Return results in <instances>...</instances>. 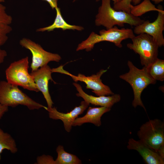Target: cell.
<instances>
[{
    "label": "cell",
    "mask_w": 164,
    "mask_h": 164,
    "mask_svg": "<svg viewBox=\"0 0 164 164\" xmlns=\"http://www.w3.org/2000/svg\"><path fill=\"white\" fill-rule=\"evenodd\" d=\"M73 84L78 92L76 94V95L82 98L84 101L89 104L111 108L114 104L119 102L121 99L120 95L118 94H114L111 96H108L95 97L89 95L84 91L79 84L76 83H73Z\"/></svg>",
    "instance_id": "obj_14"
},
{
    "label": "cell",
    "mask_w": 164,
    "mask_h": 164,
    "mask_svg": "<svg viewBox=\"0 0 164 164\" xmlns=\"http://www.w3.org/2000/svg\"><path fill=\"white\" fill-rule=\"evenodd\" d=\"M131 39L132 43H129L127 47L139 55L141 63L147 68L158 58L159 47L156 42L150 35L142 33Z\"/></svg>",
    "instance_id": "obj_7"
},
{
    "label": "cell",
    "mask_w": 164,
    "mask_h": 164,
    "mask_svg": "<svg viewBox=\"0 0 164 164\" xmlns=\"http://www.w3.org/2000/svg\"><path fill=\"white\" fill-rule=\"evenodd\" d=\"M135 36L133 30L130 29H118L116 26L108 29L100 31L99 34L92 32L88 38L79 44L76 51L85 50L87 51L91 50L94 45L102 41L113 43L118 48L122 47L121 42L123 40L131 39Z\"/></svg>",
    "instance_id": "obj_2"
},
{
    "label": "cell",
    "mask_w": 164,
    "mask_h": 164,
    "mask_svg": "<svg viewBox=\"0 0 164 164\" xmlns=\"http://www.w3.org/2000/svg\"><path fill=\"white\" fill-rule=\"evenodd\" d=\"M47 2L52 9L57 7L58 0H43Z\"/></svg>",
    "instance_id": "obj_27"
},
{
    "label": "cell",
    "mask_w": 164,
    "mask_h": 164,
    "mask_svg": "<svg viewBox=\"0 0 164 164\" xmlns=\"http://www.w3.org/2000/svg\"><path fill=\"white\" fill-rule=\"evenodd\" d=\"M52 69L47 64L31 71L30 73L39 91H41L46 100L47 104V109L53 107V103L50 94L48 83L49 80L53 81L51 76Z\"/></svg>",
    "instance_id": "obj_11"
},
{
    "label": "cell",
    "mask_w": 164,
    "mask_h": 164,
    "mask_svg": "<svg viewBox=\"0 0 164 164\" xmlns=\"http://www.w3.org/2000/svg\"><path fill=\"white\" fill-rule=\"evenodd\" d=\"M153 11L158 12L164 11L162 6L159 5L156 8L150 0H144L141 3L135 6H133L131 4L130 5V13L137 17L148 12Z\"/></svg>",
    "instance_id": "obj_17"
},
{
    "label": "cell",
    "mask_w": 164,
    "mask_h": 164,
    "mask_svg": "<svg viewBox=\"0 0 164 164\" xmlns=\"http://www.w3.org/2000/svg\"><path fill=\"white\" fill-rule=\"evenodd\" d=\"M164 30V11L158 12L156 19L153 22L144 21L135 26L134 33L138 35L145 33L152 36L159 47L164 45L163 32Z\"/></svg>",
    "instance_id": "obj_10"
},
{
    "label": "cell",
    "mask_w": 164,
    "mask_h": 164,
    "mask_svg": "<svg viewBox=\"0 0 164 164\" xmlns=\"http://www.w3.org/2000/svg\"><path fill=\"white\" fill-rule=\"evenodd\" d=\"M131 0H123L114 4L113 8L117 11H122L130 13Z\"/></svg>",
    "instance_id": "obj_23"
},
{
    "label": "cell",
    "mask_w": 164,
    "mask_h": 164,
    "mask_svg": "<svg viewBox=\"0 0 164 164\" xmlns=\"http://www.w3.org/2000/svg\"><path fill=\"white\" fill-rule=\"evenodd\" d=\"M127 147L129 150L137 151L147 164H163L164 158L150 148L140 140L129 139Z\"/></svg>",
    "instance_id": "obj_13"
},
{
    "label": "cell",
    "mask_w": 164,
    "mask_h": 164,
    "mask_svg": "<svg viewBox=\"0 0 164 164\" xmlns=\"http://www.w3.org/2000/svg\"><path fill=\"white\" fill-rule=\"evenodd\" d=\"M21 46L30 51L32 54L30 67L32 71L47 65L50 61L59 62L61 60L58 54L53 53L44 50L41 46L27 38H23L19 42Z\"/></svg>",
    "instance_id": "obj_8"
},
{
    "label": "cell",
    "mask_w": 164,
    "mask_h": 164,
    "mask_svg": "<svg viewBox=\"0 0 164 164\" xmlns=\"http://www.w3.org/2000/svg\"><path fill=\"white\" fill-rule=\"evenodd\" d=\"M0 46V65L4 62L5 57L7 56V53L5 50L2 49Z\"/></svg>",
    "instance_id": "obj_26"
},
{
    "label": "cell",
    "mask_w": 164,
    "mask_h": 164,
    "mask_svg": "<svg viewBox=\"0 0 164 164\" xmlns=\"http://www.w3.org/2000/svg\"><path fill=\"white\" fill-rule=\"evenodd\" d=\"M144 20L130 13L115 10L111 6V0H101L95 22L96 26H102L108 29L116 26L124 27L125 24L135 26Z\"/></svg>",
    "instance_id": "obj_1"
},
{
    "label": "cell",
    "mask_w": 164,
    "mask_h": 164,
    "mask_svg": "<svg viewBox=\"0 0 164 164\" xmlns=\"http://www.w3.org/2000/svg\"><path fill=\"white\" fill-rule=\"evenodd\" d=\"M12 30L10 25L0 24V46L4 44L8 40V35Z\"/></svg>",
    "instance_id": "obj_21"
},
{
    "label": "cell",
    "mask_w": 164,
    "mask_h": 164,
    "mask_svg": "<svg viewBox=\"0 0 164 164\" xmlns=\"http://www.w3.org/2000/svg\"><path fill=\"white\" fill-rule=\"evenodd\" d=\"M5 149L13 154L15 153L18 150L15 139L10 134L5 132L0 128V161L1 154Z\"/></svg>",
    "instance_id": "obj_19"
},
{
    "label": "cell",
    "mask_w": 164,
    "mask_h": 164,
    "mask_svg": "<svg viewBox=\"0 0 164 164\" xmlns=\"http://www.w3.org/2000/svg\"><path fill=\"white\" fill-rule=\"evenodd\" d=\"M139 140L164 158V123L160 120H149L137 132Z\"/></svg>",
    "instance_id": "obj_5"
},
{
    "label": "cell",
    "mask_w": 164,
    "mask_h": 164,
    "mask_svg": "<svg viewBox=\"0 0 164 164\" xmlns=\"http://www.w3.org/2000/svg\"><path fill=\"white\" fill-rule=\"evenodd\" d=\"M56 151L57 154L56 164H80L81 161L76 155L66 152L63 147L58 145Z\"/></svg>",
    "instance_id": "obj_18"
},
{
    "label": "cell",
    "mask_w": 164,
    "mask_h": 164,
    "mask_svg": "<svg viewBox=\"0 0 164 164\" xmlns=\"http://www.w3.org/2000/svg\"><path fill=\"white\" fill-rule=\"evenodd\" d=\"M114 2V4H115L118 2H120L122 1L123 0H112Z\"/></svg>",
    "instance_id": "obj_29"
},
{
    "label": "cell",
    "mask_w": 164,
    "mask_h": 164,
    "mask_svg": "<svg viewBox=\"0 0 164 164\" xmlns=\"http://www.w3.org/2000/svg\"><path fill=\"white\" fill-rule=\"evenodd\" d=\"M89 104L85 101H82L79 106L76 107L70 112L65 113L59 112L55 107L47 109V111L49 112L50 118L61 120L63 123L65 130L69 132L74 120L79 115L83 113Z\"/></svg>",
    "instance_id": "obj_12"
},
{
    "label": "cell",
    "mask_w": 164,
    "mask_h": 164,
    "mask_svg": "<svg viewBox=\"0 0 164 164\" xmlns=\"http://www.w3.org/2000/svg\"><path fill=\"white\" fill-rule=\"evenodd\" d=\"M146 68L150 76L155 80L162 81L164 80L163 60L158 58Z\"/></svg>",
    "instance_id": "obj_20"
},
{
    "label": "cell",
    "mask_w": 164,
    "mask_h": 164,
    "mask_svg": "<svg viewBox=\"0 0 164 164\" xmlns=\"http://www.w3.org/2000/svg\"><path fill=\"white\" fill-rule=\"evenodd\" d=\"M55 9L56 15L53 23L49 26L37 29L36 30L37 32H50L58 29H61L63 30L72 29L80 31L84 29V28L81 26L71 25L67 23L62 16L60 9L57 7Z\"/></svg>",
    "instance_id": "obj_16"
},
{
    "label": "cell",
    "mask_w": 164,
    "mask_h": 164,
    "mask_svg": "<svg viewBox=\"0 0 164 164\" xmlns=\"http://www.w3.org/2000/svg\"><path fill=\"white\" fill-rule=\"evenodd\" d=\"M29 68L28 56L12 62L5 71L7 81L24 89L38 92L33 77L29 72Z\"/></svg>",
    "instance_id": "obj_6"
},
{
    "label": "cell",
    "mask_w": 164,
    "mask_h": 164,
    "mask_svg": "<svg viewBox=\"0 0 164 164\" xmlns=\"http://www.w3.org/2000/svg\"><path fill=\"white\" fill-rule=\"evenodd\" d=\"M12 21V17L6 12L5 7L0 3V24L10 25Z\"/></svg>",
    "instance_id": "obj_22"
},
{
    "label": "cell",
    "mask_w": 164,
    "mask_h": 164,
    "mask_svg": "<svg viewBox=\"0 0 164 164\" xmlns=\"http://www.w3.org/2000/svg\"><path fill=\"white\" fill-rule=\"evenodd\" d=\"M100 0H96V2H98V1H100Z\"/></svg>",
    "instance_id": "obj_31"
},
{
    "label": "cell",
    "mask_w": 164,
    "mask_h": 164,
    "mask_svg": "<svg viewBox=\"0 0 164 164\" xmlns=\"http://www.w3.org/2000/svg\"><path fill=\"white\" fill-rule=\"evenodd\" d=\"M127 65L129 71L119 76V77L129 83L133 89L134 98L132 105L135 108L138 106L145 108L141 99V95L144 90L150 84H155L156 81L148 73L146 67L139 69L132 62L128 60Z\"/></svg>",
    "instance_id": "obj_3"
},
{
    "label": "cell",
    "mask_w": 164,
    "mask_h": 164,
    "mask_svg": "<svg viewBox=\"0 0 164 164\" xmlns=\"http://www.w3.org/2000/svg\"><path fill=\"white\" fill-rule=\"evenodd\" d=\"M0 104L6 106L15 107L19 105L26 106L30 110H38L47 107L35 101L23 92L18 86L7 81H0Z\"/></svg>",
    "instance_id": "obj_4"
},
{
    "label": "cell",
    "mask_w": 164,
    "mask_h": 164,
    "mask_svg": "<svg viewBox=\"0 0 164 164\" xmlns=\"http://www.w3.org/2000/svg\"><path fill=\"white\" fill-rule=\"evenodd\" d=\"M4 2V0H0V3H2L3 2Z\"/></svg>",
    "instance_id": "obj_30"
},
{
    "label": "cell",
    "mask_w": 164,
    "mask_h": 164,
    "mask_svg": "<svg viewBox=\"0 0 164 164\" xmlns=\"http://www.w3.org/2000/svg\"><path fill=\"white\" fill-rule=\"evenodd\" d=\"M9 110V107L0 104V119Z\"/></svg>",
    "instance_id": "obj_25"
},
{
    "label": "cell",
    "mask_w": 164,
    "mask_h": 164,
    "mask_svg": "<svg viewBox=\"0 0 164 164\" xmlns=\"http://www.w3.org/2000/svg\"><path fill=\"white\" fill-rule=\"evenodd\" d=\"M63 66L52 69V73L57 72L68 75L75 82L80 81L84 82L86 84V88L92 90V91L97 96L113 95L114 93L108 86L103 84L101 79V76L107 71V70H101L96 74L90 76L79 73L75 76L64 70Z\"/></svg>",
    "instance_id": "obj_9"
},
{
    "label": "cell",
    "mask_w": 164,
    "mask_h": 164,
    "mask_svg": "<svg viewBox=\"0 0 164 164\" xmlns=\"http://www.w3.org/2000/svg\"><path fill=\"white\" fill-rule=\"evenodd\" d=\"M36 163L38 164H56L55 161L52 156L45 155L38 156Z\"/></svg>",
    "instance_id": "obj_24"
},
{
    "label": "cell",
    "mask_w": 164,
    "mask_h": 164,
    "mask_svg": "<svg viewBox=\"0 0 164 164\" xmlns=\"http://www.w3.org/2000/svg\"><path fill=\"white\" fill-rule=\"evenodd\" d=\"M141 0H131V2H132L135 5H137L140 3ZM155 4H158L162 2L164 0H152Z\"/></svg>",
    "instance_id": "obj_28"
},
{
    "label": "cell",
    "mask_w": 164,
    "mask_h": 164,
    "mask_svg": "<svg viewBox=\"0 0 164 164\" xmlns=\"http://www.w3.org/2000/svg\"><path fill=\"white\" fill-rule=\"evenodd\" d=\"M111 108L104 107H89L87 112L83 116L77 117L72 124V126H80L87 123H92L97 127L101 125V118L105 113L109 111Z\"/></svg>",
    "instance_id": "obj_15"
}]
</instances>
